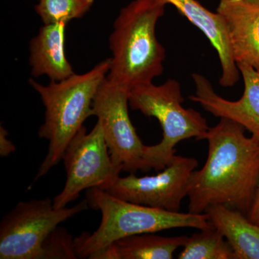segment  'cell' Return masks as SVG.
<instances>
[{
	"instance_id": "cell-1",
	"label": "cell",
	"mask_w": 259,
	"mask_h": 259,
	"mask_svg": "<svg viewBox=\"0 0 259 259\" xmlns=\"http://www.w3.org/2000/svg\"><path fill=\"white\" fill-rule=\"evenodd\" d=\"M245 130L223 117L209 127L207 161L190 177L189 212L202 214L215 205L249 212L259 182V139L247 137Z\"/></svg>"
},
{
	"instance_id": "cell-2",
	"label": "cell",
	"mask_w": 259,
	"mask_h": 259,
	"mask_svg": "<svg viewBox=\"0 0 259 259\" xmlns=\"http://www.w3.org/2000/svg\"><path fill=\"white\" fill-rule=\"evenodd\" d=\"M166 6L159 0H134L121 9L109 38L107 79L131 91L163 74L166 49L156 28Z\"/></svg>"
},
{
	"instance_id": "cell-3",
	"label": "cell",
	"mask_w": 259,
	"mask_h": 259,
	"mask_svg": "<svg viewBox=\"0 0 259 259\" xmlns=\"http://www.w3.org/2000/svg\"><path fill=\"white\" fill-rule=\"evenodd\" d=\"M110 59L99 63L84 74H74L61 81L41 84L29 79L45 107V118L38 130V137L49 141L47 156L42 162L35 182L47 175L63 160L65 150L73 138L93 116V103L97 90L106 79Z\"/></svg>"
},
{
	"instance_id": "cell-4",
	"label": "cell",
	"mask_w": 259,
	"mask_h": 259,
	"mask_svg": "<svg viewBox=\"0 0 259 259\" xmlns=\"http://www.w3.org/2000/svg\"><path fill=\"white\" fill-rule=\"evenodd\" d=\"M87 199L90 207L101 212L102 221L94 233L84 232L74 238L79 258H88L97 250L125 237L174 228H191L200 231L214 226L205 212H170L132 203L101 189L88 190Z\"/></svg>"
},
{
	"instance_id": "cell-5",
	"label": "cell",
	"mask_w": 259,
	"mask_h": 259,
	"mask_svg": "<svg viewBox=\"0 0 259 259\" xmlns=\"http://www.w3.org/2000/svg\"><path fill=\"white\" fill-rule=\"evenodd\" d=\"M182 88L176 79L160 85L152 83L136 87L129 93V106L147 117L157 119L163 131L161 142L146 146L144 158L148 171H161L175 159L179 143L194 138L205 139L209 131L207 120L192 108L184 107Z\"/></svg>"
},
{
	"instance_id": "cell-6",
	"label": "cell",
	"mask_w": 259,
	"mask_h": 259,
	"mask_svg": "<svg viewBox=\"0 0 259 259\" xmlns=\"http://www.w3.org/2000/svg\"><path fill=\"white\" fill-rule=\"evenodd\" d=\"M88 199L56 208L54 199L20 202L0 223V258L42 259V245L56 227L89 208Z\"/></svg>"
},
{
	"instance_id": "cell-7",
	"label": "cell",
	"mask_w": 259,
	"mask_h": 259,
	"mask_svg": "<svg viewBox=\"0 0 259 259\" xmlns=\"http://www.w3.org/2000/svg\"><path fill=\"white\" fill-rule=\"evenodd\" d=\"M66 172L62 191L54 199L56 208H63L84 190H106L115 182L122 167L112 161L100 122L90 133L83 126L73 138L63 156Z\"/></svg>"
},
{
	"instance_id": "cell-8",
	"label": "cell",
	"mask_w": 259,
	"mask_h": 259,
	"mask_svg": "<svg viewBox=\"0 0 259 259\" xmlns=\"http://www.w3.org/2000/svg\"><path fill=\"white\" fill-rule=\"evenodd\" d=\"M129 93L106 78L94 98L93 116L101 124L112 161L131 174L148 171L144 158L146 146L130 118Z\"/></svg>"
},
{
	"instance_id": "cell-9",
	"label": "cell",
	"mask_w": 259,
	"mask_h": 259,
	"mask_svg": "<svg viewBox=\"0 0 259 259\" xmlns=\"http://www.w3.org/2000/svg\"><path fill=\"white\" fill-rule=\"evenodd\" d=\"M197 167L195 158L176 156L156 175L119 177L105 191L132 203L180 212L182 200L188 196L191 175Z\"/></svg>"
},
{
	"instance_id": "cell-10",
	"label": "cell",
	"mask_w": 259,
	"mask_h": 259,
	"mask_svg": "<svg viewBox=\"0 0 259 259\" xmlns=\"http://www.w3.org/2000/svg\"><path fill=\"white\" fill-rule=\"evenodd\" d=\"M237 66L244 83L239 100L231 101L220 96L210 81L198 73L192 74L195 94L190 96V100L214 117L235 121L259 139V71L247 64Z\"/></svg>"
},
{
	"instance_id": "cell-11",
	"label": "cell",
	"mask_w": 259,
	"mask_h": 259,
	"mask_svg": "<svg viewBox=\"0 0 259 259\" xmlns=\"http://www.w3.org/2000/svg\"><path fill=\"white\" fill-rule=\"evenodd\" d=\"M217 13L224 20L236 64L259 71V5L247 0H220Z\"/></svg>"
},
{
	"instance_id": "cell-12",
	"label": "cell",
	"mask_w": 259,
	"mask_h": 259,
	"mask_svg": "<svg viewBox=\"0 0 259 259\" xmlns=\"http://www.w3.org/2000/svg\"><path fill=\"white\" fill-rule=\"evenodd\" d=\"M175 7L181 15L203 32L215 49L221 66L220 84L232 88L239 80L240 71L230 47L224 20L218 13H212L197 0H159Z\"/></svg>"
},
{
	"instance_id": "cell-13",
	"label": "cell",
	"mask_w": 259,
	"mask_h": 259,
	"mask_svg": "<svg viewBox=\"0 0 259 259\" xmlns=\"http://www.w3.org/2000/svg\"><path fill=\"white\" fill-rule=\"evenodd\" d=\"M67 24H44L30 40L29 62L33 77L47 76L59 81L75 74L65 51Z\"/></svg>"
},
{
	"instance_id": "cell-14",
	"label": "cell",
	"mask_w": 259,
	"mask_h": 259,
	"mask_svg": "<svg viewBox=\"0 0 259 259\" xmlns=\"http://www.w3.org/2000/svg\"><path fill=\"white\" fill-rule=\"evenodd\" d=\"M204 212L231 245L236 259H259V225L227 206H212Z\"/></svg>"
},
{
	"instance_id": "cell-15",
	"label": "cell",
	"mask_w": 259,
	"mask_h": 259,
	"mask_svg": "<svg viewBox=\"0 0 259 259\" xmlns=\"http://www.w3.org/2000/svg\"><path fill=\"white\" fill-rule=\"evenodd\" d=\"M189 237H163L154 233L134 235L112 243L115 259H172Z\"/></svg>"
},
{
	"instance_id": "cell-16",
	"label": "cell",
	"mask_w": 259,
	"mask_h": 259,
	"mask_svg": "<svg viewBox=\"0 0 259 259\" xmlns=\"http://www.w3.org/2000/svg\"><path fill=\"white\" fill-rule=\"evenodd\" d=\"M180 259H236L234 250L215 227L189 237Z\"/></svg>"
},
{
	"instance_id": "cell-17",
	"label": "cell",
	"mask_w": 259,
	"mask_h": 259,
	"mask_svg": "<svg viewBox=\"0 0 259 259\" xmlns=\"http://www.w3.org/2000/svg\"><path fill=\"white\" fill-rule=\"evenodd\" d=\"M94 3L95 0H39L35 10L44 24L68 23L83 18Z\"/></svg>"
},
{
	"instance_id": "cell-18",
	"label": "cell",
	"mask_w": 259,
	"mask_h": 259,
	"mask_svg": "<svg viewBox=\"0 0 259 259\" xmlns=\"http://www.w3.org/2000/svg\"><path fill=\"white\" fill-rule=\"evenodd\" d=\"M76 259L74 239L67 230L57 226L42 245V259Z\"/></svg>"
},
{
	"instance_id": "cell-19",
	"label": "cell",
	"mask_w": 259,
	"mask_h": 259,
	"mask_svg": "<svg viewBox=\"0 0 259 259\" xmlns=\"http://www.w3.org/2000/svg\"><path fill=\"white\" fill-rule=\"evenodd\" d=\"M8 132L1 125L0 126V155L2 157H7L15 152L16 148L13 143L8 139Z\"/></svg>"
},
{
	"instance_id": "cell-20",
	"label": "cell",
	"mask_w": 259,
	"mask_h": 259,
	"mask_svg": "<svg viewBox=\"0 0 259 259\" xmlns=\"http://www.w3.org/2000/svg\"><path fill=\"white\" fill-rule=\"evenodd\" d=\"M248 218L252 223L259 225V182L256 191H255L254 199L248 213Z\"/></svg>"
},
{
	"instance_id": "cell-21",
	"label": "cell",
	"mask_w": 259,
	"mask_h": 259,
	"mask_svg": "<svg viewBox=\"0 0 259 259\" xmlns=\"http://www.w3.org/2000/svg\"><path fill=\"white\" fill-rule=\"evenodd\" d=\"M248 2H250L251 3H254V4L259 5V0H247Z\"/></svg>"
}]
</instances>
